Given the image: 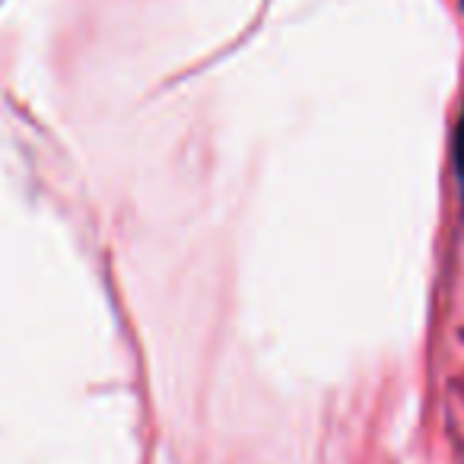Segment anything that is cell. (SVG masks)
Segmentation results:
<instances>
[{"instance_id": "6da1fadb", "label": "cell", "mask_w": 464, "mask_h": 464, "mask_svg": "<svg viewBox=\"0 0 464 464\" xmlns=\"http://www.w3.org/2000/svg\"><path fill=\"white\" fill-rule=\"evenodd\" d=\"M455 172H458V185L464 191V109L458 118V134H455Z\"/></svg>"}]
</instances>
